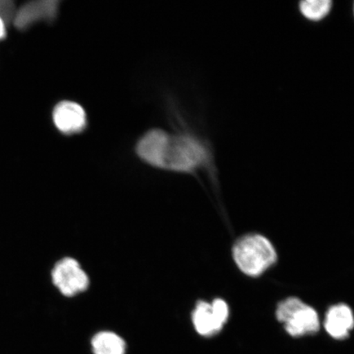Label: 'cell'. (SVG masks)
Segmentation results:
<instances>
[{"label":"cell","mask_w":354,"mask_h":354,"mask_svg":"<svg viewBox=\"0 0 354 354\" xmlns=\"http://www.w3.org/2000/svg\"><path fill=\"white\" fill-rule=\"evenodd\" d=\"M233 258L241 271L250 277H259L276 263L277 253L272 243L260 234H249L233 248Z\"/></svg>","instance_id":"7a4b0ae2"},{"label":"cell","mask_w":354,"mask_h":354,"mask_svg":"<svg viewBox=\"0 0 354 354\" xmlns=\"http://www.w3.org/2000/svg\"><path fill=\"white\" fill-rule=\"evenodd\" d=\"M53 121L57 129L66 136L80 134L86 129V110L76 102L64 100L53 111Z\"/></svg>","instance_id":"8992f818"},{"label":"cell","mask_w":354,"mask_h":354,"mask_svg":"<svg viewBox=\"0 0 354 354\" xmlns=\"http://www.w3.org/2000/svg\"><path fill=\"white\" fill-rule=\"evenodd\" d=\"M229 315L228 305L223 299H216L212 304L201 301L192 313L193 325L199 335L212 336L223 330Z\"/></svg>","instance_id":"277c9868"},{"label":"cell","mask_w":354,"mask_h":354,"mask_svg":"<svg viewBox=\"0 0 354 354\" xmlns=\"http://www.w3.org/2000/svg\"><path fill=\"white\" fill-rule=\"evenodd\" d=\"M93 352L95 354H125V342L117 334L102 331L92 339Z\"/></svg>","instance_id":"9c48e42d"},{"label":"cell","mask_w":354,"mask_h":354,"mask_svg":"<svg viewBox=\"0 0 354 354\" xmlns=\"http://www.w3.org/2000/svg\"><path fill=\"white\" fill-rule=\"evenodd\" d=\"M277 318L284 324L287 333L293 337L314 334L320 329V319L316 310L298 298L282 301L277 309Z\"/></svg>","instance_id":"3957f363"},{"label":"cell","mask_w":354,"mask_h":354,"mask_svg":"<svg viewBox=\"0 0 354 354\" xmlns=\"http://www.w3.org/2000/svg\"><path fill=\"white\" fill-rule=\"evenodd\" d=\"M324 327L332 338L346 339L354 327V316L351 308L345 304L331 307L326 313Z\"/></svg>","instance_id":"ba28073f"},{"label":"cell","mask_w":354,"mask_h":354,"mask_svg":"<svg viewBox=\"0 0 354 354\" xmlns=\"http://www.w3.org/2000/svg\"><path fill=\"white\" fill-rule=\"evenodd\" d=\"M52 280L61 293L68 297L85 291L90 283L86 273L73 258H64L56 263Z\"/></svg>","instance_id":"5b68a950"},{"label":"cell","mask_w":354,"mask_h":354,"mask_svg":"<svg viewBox=\"0 0 354 354\" xmlns=\"http://www.w3.org/2000/svg\"><path fill=\"white\" fill-rule=\"evenodd\" d=\"M6 33L7 32H6V22H4L2 17H0V39L6 38Z\"/></svg>","instance_id":"8fae6325"},{"label":"cell","mask_w":354,"mask_h":354,"mask_svg":"<svg viewBox=\"0 0 354 354\" xmlns=\"http://www.w3.org/2000/svg\"><path fill=\"white\" fill-rule=\"evenodd\" d=\"M333 6L330 0H306L299 4V11L305 19L312 21H322L329 15Z\"/></svg>","instance_id":"30bf717a"},{"label":"cell","mask_w":354,"mask_h":354,"mask_svg":"<svg viewBox=\"0 0 354 354\" xmlns=\"http://www.w3.org/2000/svg\"><path fill=\"white\" fill-rule=\"evenodd\" d=\"M59 1H37L26 4L15 17V24L25 29L39 21L54 20L59 12Z\"/></svg>","instance_id":"52a82bcc"},{"label":"cell","mask_w":354,"mask_h":354,"mask_svg":"<svg viewBox=\"0 0 354 354\" xmlns=\"http://www.w3.org/2000/svg\"><path fill=\"white\" fill-rule=\"evenodd\" d=\"M353 15H354V3H353Z\"/></svg>","instance_id":"7c38bea8"},{"label":"cell","mask_w":354,"mask_h":354,"mask_svg":"<svg viewBox=\"0 0 354 354\" xmlns=\"http://www.w3.org/2000/svg\"><path fill=\"white\" fill-rule=\"evenodd\" d=\"M211 150L196 136L171 134L161 129L145 133L136 152L147 165L167 171L192 174L212 162Z\"/></svg>","instance_id":"6da1fadb"}]
</instances>
